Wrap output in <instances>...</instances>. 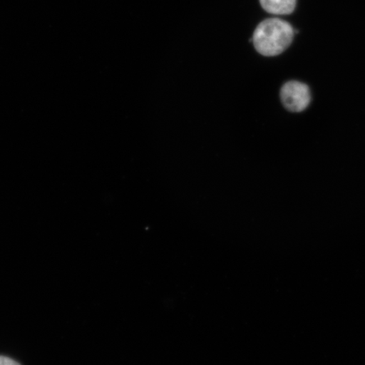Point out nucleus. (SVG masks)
Here are the masks:
<instances>
[{
	"label": "nucleus",
	"instance_id": "obj_1",
	"mask_svg": "<svg viewBox=\"0 0 365 365\" xmlns=\"http://www.w3.org/2000/svg\"><path fill=\"white\" fill-rule=\"evenodd\" d=\"M294 30L289 22L270 18L257 26L253 35L255 50L263 56H279L293 42Z\"/></svg>",
	"mask_w": 365,
	"mask_h": 365
},
{
	"label": "nucleus",
	"instance_id": "obj_2",
	"mask_svg": "<svg viewBox=\"0 0 365 365\" xmlns=\"http://www.w3.org/2000/svg\"><path fill=\"white\" fill-rule=\"evenodd\" d=\"M280 97L287 110L294 113L304 111L312 101L309 86L297 81L287 82L282 86Z\"/></svg>",
	"mask_w": 365,
	"mask_h": 365
},
{
	"label": "nucleus",
	"instance_id": "obj_3",
	"mask_svg": "<svg viewBox=\"0 0 365 365\" xmlns=\"http://www.w3.org/2000/svg\"><path fill=\"white\" fill-rule=\"evenodd\" d=\"M261 6L273 15H289L295 10L297 0H259Z\"/></svg>",
	"mask_w": 365,
	"mask_h": 365
},
{
	"label": "nucleus",
	"instance_id": "obj_4",
	"mask_svg": "<svg viewBox=\"0 0 365 365\" xmlns=\"http://www.w3.org/2000/svg\"><path fill=\"white\" fill-rule=\"evenodd\" d=\"M0 365H21L18 364L15 360H13L10 358L4 357V356H0Z\"/></svg>",
	"mask_w": 365,
	"mask_h": 365
}]
</instances>
